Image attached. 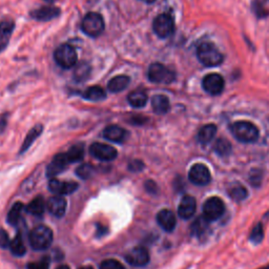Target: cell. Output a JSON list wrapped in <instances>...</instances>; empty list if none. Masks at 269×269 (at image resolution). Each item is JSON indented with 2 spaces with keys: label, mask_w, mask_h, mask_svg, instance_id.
<instances>
[{
  "label": "cell",
  "mask_w": 269,
  "mask_h": 269,
  "mask_svg": "<svg viewBox=\"0 0 269 269\" xmlns=\"http://www.w3.org/2000/svg\"><path fill=\"white\" fill-rule=\"evenodd\" d=\"M217 135V126L215 124H206L199 131L198 139L201 143L208 144L210 143Z\"/></svg>",
  "instance_id": "484cf974"
},
{
  "label": "cell",
  "mask_w": 269,
  "mask_h": 269,
  "mask_svg": "<svg viewBox=\"0 0 269 269\" xmlns=\"http://www.w3.org/2000/svg\"><path fill=\"white\" fill-rule=\"evenodd\" d=\"M68 164L69 162L65 153L56 155L47 168V176L50 178L58 176L64 171Z\"/></svg>",
  "instance_id": "5bb4252c"
},
{
  "label": "cell",
  "mask_w": 269,
  "mask_h": 269,
  "mask_svg": "<svg viewBox=\"0 0 269 269\" xmlns=\"http://www.w3.org/2000/svg\"><path fill=\"white\" fill-rule=\"evenodd\" d=\"M197 202L191 196H184L178 206V215L184 220L190 219L196 212Z\"/></svg>",
  "instance_id": "9a60e30c"
},
{
  "label": "cell",
  "mask_w": 269,
  "mask_h": 269,
  "mask_svg": "<svg viewBox=\"0 0 269 269\" xmlns=\"http://www.w3.org/2000/svg\"><path fill=\"white\" fill-rule=\"evenodd\" d=\"M44 2L47 3V4H53L54 0H44Z\"/></svg>",
  "instance_id": "c3c4849f"
},
{
  "label": "cell",
  "mask_w": 269,
  "mask_h": 269,
  "mask_svg": "<svg viewBox=\"0 0 269 269\" xmlns=\"http://www.w3.org/2000/svg\"><path fill=\"white\" fill-rule=\"evenodd\" d=\"M79 185L76 182H68V181H60L57 179H52L49 183V188L52 193L63 196L73 194L78 189Z\"/></svg>",
  "instance_id": "4fadbf2b"
},
{
  "label": "cell",
  "mask_w": 269,
  "mask_h": 269,
  "mask_svg": "<svg viewBox=\"0 0 269 269\" xmlns=\"http://www.w3.org/2000/svg\"><path fill=\"white\" fill-rule=\"evenodd\" d=\"M46 208H47V203L44 199V197L38 196L30 202L29 205H27L26 210L29 211L30 214L33 216L40 217L45 214Z\"/></svg>",
  "instance_id": "cb8c5ba5"
},
{
  "label": "cell",
  "mask_w": 269,
  "mask_h": 269,
  "mask_svg": "<svg viewBox=\"0 0 269 269\" xmlns=\"http://www.w3.org/2000/svg\"><path fill=\"white\" fill-rule=\"evenodd\" d=\"M100 269H125V268L119 261L108 259L101 263Z\"/></svg>",
  "instance_id": "74e56055"
},
{
  "label": "cell",
  "mask_w": 269,
  "mask_h": 269,
  "mask_svg": "<svg viewBox=\"0 0 269 269\" xmlns=\"http://www.w3.org/2000/svg\"><path fill=\"white\" fill-rule=\"evenodd\" d=\"M214 149L221 157H226V156H228L232 152V144L228 140L220 138L216 141Z\"/></svg>",
  "instance_id": "1f68e13d"
},
{
  "label": "cell",
  "mask_w": 269,
  "mask_h": 269,
  "mask_svg": "<svg viewBox=\"0 0 269 269\" xmlns=\"http://www.w3.org/2000/svg\"><path fill=\"white\" fill-rule=\"evenodd\" d=\"M57 269H69V267L67 265H60L59 267H57Z\"/></svg>",
  "instance_id": "f6af8a7d"
},
{
  "label": "cell",
  "mask_w": 269,
  "mask_h": 269,
  "mask_svg": "<svg viewBox=\"0 0 269 269\" xmlns=\"http://www.w3.org/2000/svg\"><path fill=\"white\" fill-rule=\"evenodd\" d=\"M90 152L93 157L100 161H112L117 158L118 155L115 147L100 142L93 143L90 147Z\"/></svg>",
  "instance_id": "30bf717a"
},
{
  "label": "cell",
  "mask_w": 269,
  "mask_h": 269,
  "mask_svg": "<svg viewBox=\"0 0 269 269\" xmlns=\"http://www.w3.org/2000/svg\"><path fill=\"white\" fill-rule=\"evenodd\" d=\"M147 76L149 81L159 84H169L176 79V75L172 69L158 62L150 64L148 67Z\"/></svg>",
  "instance_id": "8992f818"
},
{
  "label": "cell",
  "mask_w": 269,
  "mask_h": 269,
  "mask_svg": "<svg viewBox=\"0 0 269 269\" xmlns=\"http://www.w3.org/2000/svg\"><path fill=\"white\" fill-rule=\"evenodd\" d=\"M7 122H8V116L7 115H3L2 117H0V134L5 132Z\"/></svg>",
  "instance_id": "7bdbcfd3"
},
{
  "label": "cell",
  "mask_w": 269,
  "mask_h": 269,
  "mask_svg": "<svg viewBox=\"0 0 269 269\" xmlns=\"http://www.w3.org/2000/svg\"><path fill=\"white\" fill-rule=\"evenodd\" d=\"M54 59L63 68H72L77 64L78 55L76 50L69 45H62L54 53Z\"/></svg>",
  "instance_id": "5b68a950"
},
{
  "label": "cell",
  "mask_w": 269,
  "mask_h": 269,
  "mask_svg": "<svg viewBox=\"0 0 269 269\" xmlns=\"http://www.w3.org/2000/svg\"><path fill=\"white\" fill-rule=\"evenodd\" d=\"M208 225H209V221L204 216H200L191 224V228H190L191 235L198 238L204 236L208 229Z\"/></svg>",
  "instance_id": "83f0119b"
},
{
  "label": "cell",
  "mask_w": 269,
  "mask_h": 269,
  "mask_svg": "<svg viewBox=\"0 0 269 269\" xmlns=\"http://www.w3.org/2000/svg\"><path fill=\"white\" fill-rule=\"evenodd\" d=\"M127 136H129V133H127L126 130L122 129V127L119 125H114V124L108 125L103 131V137L115 143L124 142Z\"/></svg>",
  "instance_id": "e0dca14e"
},
{
  "label": "cell",
  "mask_w": 269,
  "mask_h": 269,
  "mask_svg": "<svg viewBox=\"0 0 269 269\" xmlns=\"http://www.w3.org/2000/svg\"><path fill=\"white\" fill-rule=\"evenodd\" d=\"M125 260L136 267H143L149 262V253L146 248L142 246H138L132 249L125 256Z\"/></svg>",
  "instance_id": "7c38bea8"
},
{
  "label": "cell",
  "mask_w": 269,
  "mask_h": 269,
  "mask_svg": "<svg viewBox=\"0 0 269 269\" xmlns=\"http://www.w3.org/2000/svg\"><path fill=\"white\" fill-rule=\"evenodd\" d=\"M152 29L158 37L160 38H167L174 33L175 30V22L173 17L167 13L160 14L153 20Z\"/></svg>",
  "instance_id": "52a82bcc"
},
{
  "label": "cell",
  "mask_w": 269,
  "mask_h": 269,
  "mask_svg": "<svg viewBox=\"0 0 269 269\" xmlns=\"http://www.w3.org/2000/svg\"><path fill=\"white\" fill-rule=\"evenodd\" d=\"M10 248H11V251L14 256H16V257L24 256L25 252H26V248H25V245L23 243V240H22V237L20 234H18L15 238L11 241Z\"/></svg>",
  "instance_id": "4dcf8cb0"
},
{
  "label": "cell",
  "mask_w": 269,
  "mask_h": 269,
  "mask_svg": "<svg viewBox=\"0 0 269 269\" xmlns=\"http://www.w3.org/2000/svg\"><path fill=\"white\" fill-rule=\"evenodd\" d=\"M91 74V66L87 62H80L76 64L75 70H74V79L77 82H83L86 81Z\"/></svg>",
  "instance_id": "f546056e"
},
{
  "label": "cell",
  "mask_w": 269,
  "mask_h": 269,
  "mask_svg": "<svg viewBox=\"0 0 269 269\" xmlns=\"http://www.w3.org/2000/svg\"><path fill=\"white\" fill-rule=\"evenodd\" d=\"M233 136L242 143H253L259 139L258 127L249 121H237L230 125Z\"/></svg>",
  "instance_id": "6da1fadb"
},
{
  "label": "cell",
  "mask_w": 269,
  "mask_h": 269,
  "mask_svg": "<svg viewBox=\"0 0 269 269\" xmlns=\"http://www.w3.org/2000/svg\"><path fill=\"white\" fill-rule=\"evenodd\" d=\"M188 179L191 183L195 184V185L205 186L210 182L211 175L206 165L197 163L191 166L190 171L188 173Z\"/></svg>",
  "instance_id": "9c48e42d"
},
{
  "label": "cell",
  "mask_w": 269,
  "mask_h": 269,
  "mask_svg": "<svg viewBox=\"0 0 269 269\" xmlns=\"http://www.w3.org/2000/svg\"><path fill=\"white\" fill-rule=\"evenodd\" d=\"M104 20L103 17L99 13L91 12L87 14L86 17L83 18L81 23V29L84 34L90 37H98L100 36L104 31Z\"/></svg>",
  "instance_id": "277c9868"
},
{
  "label": "cell",
  "mask_w": 269,
  "mask_h": 269,
  "mask_svg": "<svg viewBox=\"0 0 269 269\" xmlns=\"http://www.w3.org/2000/svg\"><path fill=\"white\" fill-rule=\"evenodd\" d=\"M22 210H23V205L20 202H17L14 204L9 212L8 215V222L11 225H16L18 223V221L20 220L21 214H22Z\"/></svg>",
  "instance_id": "d6a6232c"
},
{
  "label": "cell",
  "mask_w": 269,
  "mask_h": 269,
  "mask_svg": "<svg viewBox=\"0 0 269 269\" xmlns=\"http://www.w3.org/2000/svg\"><path fill=\"white\" fill-rule=\"evenodd\" d=\"M10 244H11V241H10L8 233L5 229L0 228V247L7 248V247H10Z\"/></svg>",
  "instance_id": "60d3db41"
},
{
  "label": "cell",
  "mask_w": 269,
  "mask_h": 269,
  "mask_svg": "<svg viewBox=\"0 0 269 269\" xmlns=\"http://www.w3.org/2000/svg\"><path fill=\"white\" fill-rule=\"evenodd\" d=\"M147 95L145 92L143 91H140V90H136L133 91L129 97H127V101L129 103L136 108H141V107H144L145 104L147 103Z\"/></svg>",
  "instance_id": "d4e9b609"
},
{
  "label": "cell",
  "mask_w": 269,
  "mask_h": 269,
  "mask_svg": "<svg viewBox=\"0 0 269 269\" xmlns=\"http://www.w3.org/2000/svg\"><path fill=\"white\" fill-rule=\"evenodd\" d=\"M76 174L79 178H81L83 180H87V179L91 178L92 175L94 174V167L91 164H87V163L82 164L76 169Z\"/></svg>",
  "instance_id": "d590c367"
},
{
  "label": "cell",
  "mask_w": 269,
  "mask_h": 269,
  "mask_svg": "<svg viewBox=\"0 0 269 269\" xmlns=\"http://www.w3.org/2000/svg\"><path fill=\"white\" fill-rule=\"evenodd\" d=\"M14 27H15V22L13 20L0 21V53L7 49L14 32Z\"/></svg>",
  "instance_id": "ffe728a7"
},
{
  "label": "cell",
  "mask_w": 269,
  "mask_h": 269,
  "mask_svg": "<svg viewBox=\"0 0 269 269\" xmlns=\"http://www.w3.org/2000/svg\"><path fill=\"white\" fill-rule=\"evenodd\" d=\"M53 243V232L45 225L36 226L30 234V244L35 250H46Z\"/></svg>",
  "instance_id": "3957f363"
},
{
  "label": "cell",
  "mask_w": 269,
  "mask_h": 269,
  "mask_svg": "<svg viewBox=\"0 0 269 269\" xmlns=\"http://www.w3.org/2000/svg\"><path fill=\"white\" fill-rule=\"evenodd\" d=\"M249 182L252 186L259 187L262 183V173L259 169H253L249 175Z\"/></svg>",
  "instance_id": "8d00e7d4"
},
{
  "label": "cell",
  "mask_w": 269,
  "mask_h": 269,
  "mask_svg": "<svg viewBox=\"0 0 269 269\" xmlns=\"http://www.w3.org/2000/svg\"><path fill=\"white\" fill-rule=\"evenodd\" d=\"M47 207H48V210L50 211V214H52L53 216L57 217V218H61L65 215L66 201L61 196H54V197H51L48 200Z\"/></svg>",
  "instance_id": "d6986e66"
},
{
  "label": "cell",
  "mask_w": 269,
  "mask_h": 269,
  "mask_svg": "<svg viewBox=\"0 0 269 269\" xmlns=\"http://www.w3.org/2000/svg\"><path fill=\"white\" fill-rule=\"evenodd\" d=\"M50 261L48 258H42L39 263H31L27 265V269H49Z\"/></svg>",
  "instance_id": "f35d334b"
},
{
  "label": "cell",
  "mask_w": 269,
  "mask_h": 269,
  "mask_svg": "<svg viewBox=\"0 0 269 269\" xmlns=\"http://www.w3.org/2000/svg\"><path fill=\"white\" fill-rule=\"evenodd\" d=\"M42 131H44V126H42V124L35 125L33 129L29 132V134L26 135V137L24 139V142L22 143L19 152L23 153L27 149H29L31 147V145L35 142V140L42 134Z\"/></svg>",
  "instance_id": "603a6c76"
},
{
  "label": "cell",
  "mask_w": 269,
  "mask_h": 269,
  "mask_svg": "<svg viewBox=\"0 0 269 269\" xmlns=\"http://www.w3.org/2000/svg\"><path fill=\"white\" fill-rule=\"evenodd\" d=\"M225 212V204L218 197H211L203 204V216L209 221H217Z\"/></svg>",
  "instance_id": "ba28073f"
},
{
  "label": "cell",
  "mask_w": 269,
  "mask_h": 269,
  "mask_svg": "<svg viewBox=\"0 0 269 269\" xmlns=\"http://www.w3.org/2000/svg\"><path fill=\"white\" fill-rule=\"evenodd\" d=\"M65 155L69 163L79 162L84 157V145L82 143L75 144L65 152Z\"/></svg>",
  "instance_id": "f1b7e54d"
},
{
  "label": "cell",
  "mask_w": 269,
  "mask_h": 269,
  "mask_svg": "<svg viewBox=\"0 0 269 269\" xmlns=\"http://www.w3.org/2000/svg\"><path fill=\"white\" fill-rule=\"evenodd\" d=\"M152 110L158 115H165L171 109V103L164 95H156L151 99Z\"/></svg>",
  "instance_id": "44dd1931"
},
{
  "label": "cell",
  "mask_w": 269,
  "mask_h": 269,
  "mask_svg": "<svg viewBox=\"0 0 269 269\" xmlns=\"http://www.w3.org/2000/svg\"><path fill=\"white\" fill-rule=\"evenodd\" d=\"M82 97L84 99H87L89 101H94V102H98V101H102L106 98V93L105 91L101 88V87H91L89 88L86 92L82 94Z\"/></svg>",
  "instance_id": "4316f807"
},
{
  "label": "cell",
  "mask_w": 269,
  "mask_h": 269,
  "mask_svg": "<svg viewBox=\"0 0 269 269\" xmlns=\"http://www.w3.org/2000/svg\"><path fill=\"white\" fill-rule=\"evenodd\" d=\"M204 91L212 96L220 95L225 87L224 78L219 74H208L202 80Z\"/></svg>",
  "instance_id": "8fae6325"
},
{
  "label": "cell",
  "mask_w": 269,
  "mask_h": 269,
  "mask_svg": "<svg viewBox=\"0 0 269 269\" xmlns=\"http://www.w3.org/2000/svg\"><path fill=\"white\" fill-rule=\"evenodd\" d=\"M249 239L253 244H260L262 242L264 239V229H263V226L261 223L254 226L253 229L250 233Z\"/></svg>",
  "instance_id": "e575fe53"
},
{
  "label": "cell",
  "mask_w": 269,
  "mask_h": 269,
  "mask_svg": "<svg viewBox=\"0 0 269 269\" xmlns=\"http://www.w3.org/2000/svg\"><path fill=\"white\" fill-rule=\"evenodd\" d=\"M130 83H131V78L129 76L119 75L109 80L107 84V89L111 93H120L129 87Z\"/></svg>",
  "instance_id": "7402d4cb"
},
{
  "label": "cell",
  "mask_w": 269,
  "mask_h": 269,
  "mask_svg": "<svg viewBox=\"0 0 269 269\" xmlns=\"http://www.w3.org/2000/svg\"><path fill=\"white\" fill-rule=\"evenodd\" d=\"M145 189L147 190V193L149 194H157L158 193V186L157 184H156L152 180H148L145 182Z\"/></svg>",
  "instance_id": "b9f144b4"
},
{
  "label": "cell",
  "mask_w": 269,
  "mask_h": 269,
  "mask_svg": "<svg viewBox=\"0 0 269 269\" xmlns=\"http://www.w3.org/2000/svg\"><path fill=\"white\" fill-rule=\"evenodd\" d=\"M80 269H94L92 266H84V267H81Z\"/></svg>",
  "instance_id": "7dc6e473"
},
{
  "label": "cell",
  "mask_w": 269,
  "mask_h": 269,
  "mask_svg": "<svg viewBox=\"0 0 269 269\" xmlns=\"http://www.w3.org/2000/svg\"><path fill=\"white\" fill-rule=\"evenodd\" d=\"M157 222L160 225V227L167 233H172L177 225L175 214L172 210L168 209H162L158 212Z\"/></svg>",
  "instance_id": "2e32d148"
},
{
  "label": "cell",
  "mask_w": 269,
  "mask_h": 269,
  "mask_svg": "<svg viewBox=\"0 0 269 269\" xmlns=\"http://www.w3.org/2000/svg\"><path fill=\"white\" fill-rule=\"evenodd\" d=\"M98 229H99V232H98V235H99V236H101V235L105 234V230H106V228L104 227V226H102V225H99Z\"/></svg>",
  "instance_id": "ee69618b"
},
{
  "label": "cell",
  "mask_w": 269,
  "mask_h": 269,
  "mask_svg": "<svg viewBox=\"0 0 269 269\" xmlns=\"http://www.w3.org/2000/svg\"><path fill=\"white\" fill-rule=\"evenodd\" d=\"M144 163L141 161V160H133L132 162H130L129 164V169L131 172H134V173H138V172H141L143 171L144 168Z\"/></svg>",
  "instance_id": "ab89813d"
},
{
  "label": "cell",
  "mask_w": 269,
  "mask_h": 269,
  "mask_svg": "<svg viewBox=\"0 0 269 269\" xmlns=\"http://www.w3.org/2000/svg\"><path fill=\"white\" fill-rule=\"evenodd\" d=\"M197 57L199 61L208 67L218 66L223 62V55L210 42H203L197 48Z\"/></svg>",
  "instance_id": "7a4b0ae2"
},
{
  "label": "cell",
  "mask_w": 269,
  "mask_h": 269,
  "mask_svg": "<svg viewBox=\"0 0 269 269\" xmlns=\"http://www.w3.org/2000/svg\"><path fill=\"white\" fill-rule=\"evenodd\" d=\"M60 15V10L56 7L47 6L31 12V16L37 21H50Z\"/></svg>",
  "instance_id": "ac0fdd59"
},
{
  "label": "cell",
  "mask_w": 269,
  "mask_h": 269,
  "mask_svg": "<svg viewBox=\"0 0 269 269\" xmlns=\"http://www.w3.org/2000/svg\"><path fill=\"white\" fill-rule=\"evenodd\" d=\"M229 194V197L232 198V199L236 202H240V201H243L245 200L247 196H248V191L247 189L242 186V185H236L234 187H232L228 191Z\"/></svg>",
  "instance_id": "836d02e7"
},
{
  "label": "cell",
  "mask_w": 269,
  "mask_h": 269,
  "mask_svg": "<svg viewBox=\"0 0 269 269\" xmlns=\"http://www.w3.org/2000/svg\"><path fill=\"white\" fill-rule=\"evenodd\" d=\"M141 2H143L145 4H152L156 2V0H141Z\"/></svg>",
  "instance_id": "bcb514c9"
},
{
  "label": "cell",
  "mask_w": 269,
  "mask_h": 269,
  "mask_svg": "<svg viewBox=\"0 0 269 269\" xmlns=\"http://www.w3.org/2000/svg\"><path fill=\"white\" fill-rule=\"evenodd\" d=\"M259 269H269V265L264 266V267H261V268H259Z\"/></svg>",
  "instance_id": "681fc988"
}]
</instances>
